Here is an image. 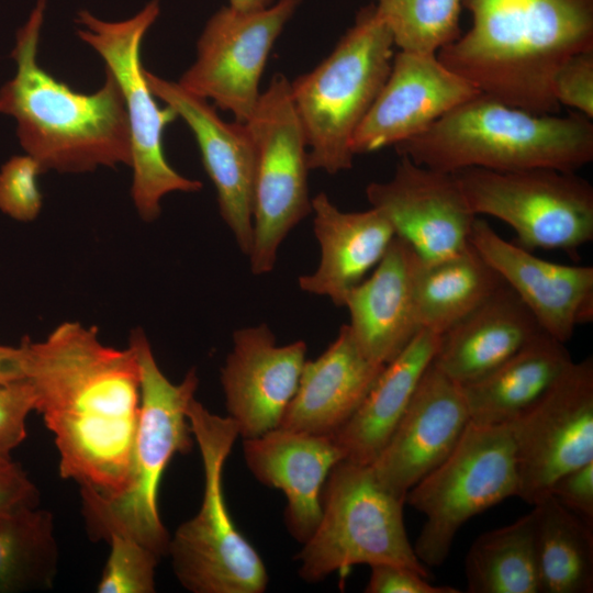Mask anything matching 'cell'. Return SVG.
<instances>
[{
	"instance_id": "cell-13",
	"label": "cell",
	"mask_w": 593,
	"mask_h": 593,
	"mask_svg": "<svg viewBox=\"0 0 593 593\" xmlns=\"http://www.w3.org/2000/svg\"><path fill=\"white\" fill-rule=\"evenodd\" d=\"M517 494L529 505L549 495L553 482L593 461V360L573 361L532 406L510 423Z\"/></svg>"
},
{
	"instance_id": "cell-19",
	"label": "cell",
	"mask_w": 593,
	"mask_h": 593,
	"mask_svg": "<svg viewBox=\"0 0 593 593\" xmlns=\"http://www.w3.org/2000/svg\"><path fill=\"white\" fill-rule=\"evenodd\" d=\"M306 351L303 340L278 346L265 323L233 332L221 384L238 436L255 438L280 426L298 389Z\"/></svg>"
},
{
	"instance_id": "cell-1",
	"label": "cell",
	"mask_w": 593,
	"mask_h": 593,
	"mask_svg": "<svg viewBox=\"0 0 593 593\" xmlns=\"http://www.w3.org/2000/svg\"><path fill=\"white\" fill-rule=\"evenodd\" d=\"M24 378L54 434L59 473L111 496L127 485L141 385L134 350L101 343L94 326L58 325L44 340L24 337Z\"/></svg>"
},
{
	"instance_id": "cell-15",
	"label": "cell",
	"mask_w": 593,
	"mask_h": 593,
	"mask_svg": "<svg viewBox=\"0 0 593 593\" xmlns=\"http://www.w3.org/2000/svg\"><path fill=\"white\" fill-rule=\"evenodd\" d=\"M371 208L390 222L423 261L463 250L478 217L469 208L452 172L440 171L400 156L393 176L366 188Z\"/></svg>"
},
{
	"instance_id": "cell-37",
	"label": "cell",
	"mask_w": 593,
	"mask_h": 593,
	"mask_svg": "<svg viewBox=\"0 0 593 593\" xmlns=\"http://www.w3.org/2000/svg\"><path fill=\"white\" fill-rule=\"evenodd\" d=\"M370 568L367 593H459L456 588L430 583L429 578L407 567L380 563Z\"/></svg>"
},
{
	"instance_id": "cell-4",
	"label": "cell",
	"mask_w": 593,
	"mask_h": 593,
	"mask_svg": "<svg viewBox=\"0 0 593 593\" xmlns=\"http://www.w3.org/2000/svg\"><path fill=\"white\" fill-rule=\"evenodd\" d=\"M432 169L575 172L593 159V123L580 112L537 114L479 93L425 132L394 146Z\"/></svg>"
},
{
	"instance_id": "cell-3",
	"label": "cell",
	"mask_w": 593,
	"mask_h": 593,
	"mask_svg": "<svg viewBox=\"0 0 593 593\" xmlns=\"http://www.w3.org/2000/svg\"><path fill=\"white\" fill-rule=\"evenodd\" d=\"M46 0H37L16 33L11 53L15 76L0 88V114L13 116L25 154L43 172L92 171L99 166L132 165V145L122 91L105 70L103 86L80 93L37 63Z\"/></svg>"
},
{
	"instance_id": "cell-14",
	"label": "cell",
	"mask_w": 593,
	"mask_h": 593,
	"mask_svg": "<svg viewBox=\"0 0 593 593\" xmlns=\"http://www.w3.org/2000/svg\"><path fill=\"white\" fill-rule=\"evenodd\" d=\"M302 0H279L254 12L222 7L206 22L197 58L178 83L247 122L260 97L259 81L272 46Z\"/></svg>"
},
{
	"instance_id": "cell-30",
	"label": "cell",
	"mask_w": 593,
	"mask_h": 593,
	"mask_svg": "<svg viewBox=\"0 0 593 593\" xmlns=\"http://www.w3.org/2000/svg\"><path fill=\"white\" fill-rule=\"evenodd\" d=\"M534 508L540 593H591L593 525L551 496Z\"/></svg>"
},
{
	"instance_id": "cell-27",
	"label": "cell",
	"mask_w": 593,
	"mask_h": 593,
	"mask_svg": "<svg viewBox=\"0 0 593 593\" xmlns=\"http://www.w3.org/2000/svg\"><path fill=\"white\" fill-rule=\"evenodd\" d=\"M572 362L564 344L541 332L495 369L461 385L471 423L513 422L541 398Z\"/></svg>"
},
{
	"instance_id": "cell-32",
	"label": "cell",
	"mask_w": 593,
	"mask_h": 593,
	"mask_svg": "<svg viewBox=\"0 0 593 593\" xmlns=\"http://www.w3.org/2000/svg\"><path fill=\"white\" fill-rule=\"evenodd\" d=\"M400 51L437 54L460 36L461 0H377Z\"/></svg>"
},
{
	"instance_id": "cell-2",
	"label": "cell",
	"mask_w": 593,
	"mask_h": 593,
	"mask_svg": "<svg viewBox=\"0 0 593 593\" xmlns=\"http://www.w3.org/2000/svg\"><path fill=\"white\" fill-rule=\"evenodd\" d=\"M471 27L436 56L455 74L508 105L556 114L558 69L593 49V0H461Z\"/></svg>"
},
{
	"instance_id": "cell-5",
	"label": "cell",
	"mask_w": 593,
	"mask_h": 593,
	"mask_svg": "<svg viewBox=\"0 0 593 593\" xmlns=\"http://www.w3.org/2000/svg\"><path fill=\"white\" fill-rule=\"evenodd\" d=\"M128 346L137 359L141 385L130 479L111 496L80 488L82 512L93 538L130 537L161 557L168 555L170 536L159 516L158 488L171 458L193 447L187 410L199 378L192 368L180 383L170 382L141 328L131 332Z\"/></svg>"
},
{
	"instance_id": "cell-20",
	"label": "cell",
	"mask_w": 593,
	"mask_h": 593,
	"mask_svg": "<svg viewBox=\"0 0 593 593\" xmlns=\"http://www.w3.org/2000/svg\"><path fill=\"white\" fill-rule=\"evenodd\" d=\"M470 243L555 339L566 344L577 326L593 321V267L539 258L479 216Z\"/></svg>"
},
{
	"instance_id": "cell-33",
	"label": "cell",
	"mask_w": 593,
	"mask_h": 593,
	"mask_svg": "<svg viewBox=\"0 0 593 593\" xmlns=\"http://www.w3.org/2000/svg\"><path fill=\"white\" fill-rule=\"evenodd\" d=\"M111 550L97 585L99 593H154L160 557L137 540L112 535Z\"/></svg>"
},
{
	"instance_id": "cell-9",
	"label": "cell",
	"mask_w": 593,
	"mask_h": 593,
	"mask_svg": "<svg viewBox=\"0 0 593 593\" xmlns=\"http://www.w3.org/2000/svg\"><path fill=\"white\" fill-rule=\"evenodd\" d=\"M159 12V1L153 0L124 21L108 22L86 10L78 14V36L100 55L123 94L132 145L131 195L145 222L159 216L166 194L202 189L201 181L182 176L166 159L164 132L178 114L157 104L141 61L143 38Z\"/></svg>"
},
{
	"instance_id": "cell-17",
	"label": "cell",
	"mask_w": 593,
	"mask_h": 593,
	"mask_svg": "<svg viewBox=\"0 0 593 593\" xmlns=\"http://www.w3.org/2000/svg\"><path fill=\"white\" fill-rule=\"evenodd\" d=\"M153 92L189 126L199 146L204 169L214 184L220 214L240 251L248 256L253 242L255 147L246 123L226 122L208 100L178 82L145 69Z\"/></svg>"
},
{
	"instance_id": "cell-10",
	"label": "cell",
	"mask_w": 593,
	"mask_h": 593,
	"mask_svg": "<svg viewBox=\"0 0 593 593\" xmlns=\"http://www.w3.org/2000/svg\"><path fill=\"white\" fill-rule=\"evenodd\" d=\"M511 424L467 426L450 455L406 494L425 516L413 545L427 567L449 556L454 539L471 517L517 494Z\"/></svg>"
},
{
	"instance_id": "cell-34",
	"label": "cell",
	"mask_w": 593,
	"mask_h": 593,
	"mask_svg": "<svg viewBox=\"0 0 593 593\" xmlns=\"http://www.w3.org/2000/svg\"><path fill=\"white\" fill-rule=\"evenodd\" d=\"M43 174L30 155H18L0 169V210L20 222L33 221L42 209L43 197L37 177Z\"/></svg>"
},
{
	"instance_id": "cell-28",
	"label": "cell",
	"mask_w": 593,
	"mask_h": 593,
	"mask_svg": "<svg viewBox=\"0 0 593 593\" xmlns=\"http://www.w3.org/2000/svg\"><path fill=\"white\" fill-rule=\"evenodd\" d=\"M504 281L470 245L435 261L418 257L414 287L422 329L438 335L481 305Z\"/></svg>"
},
{
	"instance_id": "cell-36",
	"label": "cell",
	"mask_w": 593,
	"mask_h": 593,
	"mask_svg": "<svg viewBox=\"0 0 593 593\" xmlns=\"http://www.w3.org/2000/svg\"><path fill=\"white\" fill-rule=\"evenodd\" d=\"M552 92L558 104L593 119V49L571 56L556 72Z\"/></svg>"
},
{
	"instance_id": "cell-23",
	"label": "cell",
	"mask_w": 593,
	"mask_h": 593,
	"mask_svg": "<svg viewBox=\"0 0 593 593\" xmlns=\"http://www.w3.org/2000/svg\"><path fill=\"white\" fill-rule=\"evenodd\" d=\"M311 205L321 257L316 270L299 277L298 283L302 291L344 307L348 293L380 262L395 234L374 208L344 212L325 192L317 193Z\"/></svg>"
},
{
	"instance_id": "cell-21",
	"label": "cell",
	"mask_w": 593,
	"mask_h": 593,
	"mask_svg": "<svg viewBox=\"0 0 593 593\" xmlns=\"http://www.w3.org/2000/svg\"><path fill=\"white\" fill-rule=\"evenodd\" d=\"M243 457L251 474L286 496L284 523L290 535L305 542L322 515V491L344 454L331 436L283 427L243 439Z\"/></svg>"
},
{
	"instance_id": "cell-24",
	"label": "cell",
	"mask_w": 593,
	"mask_h": 593,
	"mask_svg": "<svg viewBox=\"0 0 593 593\" xmlns=\"http://www.w3.org/2000/svg\"><path fill=\"white\" fill-rule=\"evenodd\" d=\"M384 366L368 359L347 324L314 360H306L279 427L334 435L359 407Z\"/></svg>"
},
{
	"instance_id": "cell-35",
	"label": "cell",
	"mask_w": 593,
	"mask_h": 593,
	"mask_svg": "<svg viewBox=\"0 0 593 593\" xmlns=\"http://www.w3.org/2000/svg\"><path fill=\"white\" fill-rule=\"evenodd\" d=\"M35 409V391L27 379L0 383V458L11 459L25 439V421Z\"/></svg>"
},
{
	"instance_id": "cell-29",
	"label": "cell",
	"mask_w": 593,
	"mask_h": 593,
	"mask_svg": "<svg viewBox=\"0 0 593 593\" xmlns=\"http://www.w3.org/2000/svg\"><path fill=\"white\" fill-rule=\"evenodd\" d=\"M470 593H540L536 511L480 535L465 559Z\"/></svg>"
},
{
	"instance_id": "cell-12",
	"label": "cell",
	"mask_w": 593,
	"mask_h": 593,
	"mask_svg": "<svg viewBox=\"0 0 593 593\" xmlns=\"http://www.w3.org/2000/svg\"><path fill=\"white\" fill-rule=\"evenodd\" d=\"M452 174L470 210L506 223L528 250L574 251L593 239V187L575 172L466 168Z\"/></svg>"
},
{
	"instance_id": "cell-39",
	"label": "cell",
	"mask_w": 593,
	"mask_h": 593,
	"mask_svg": "<svg viewBox=\"0 0 593 593\" xmlns=\"http://www.w3.org/2000/svg\"><path fill=\"white\" fill-rule=\"evenodd\" d=\"M38 505V492L23 468L0 458V519L26 506Z\"/></svg>"
},
{
	"instance_id": "cell-26",
	"label": "cell",
	"mask_w": 593,
	"mask_h": 593,
	"mask_svg": "<svg viewBox=\"0 0 593 593\" xmlns=\"http://www.w3.org/2000/svg\"><path fill=\"white\" fill-rule=\"evenodd\" d=\"M439 337L432 331L422 329L401 354L384 366L356 412L331 436L345 460L371 465L377 459L433 361Z\"/></svg>"
},
{
	"instance_id": "cell-18",
	"label": "cell",
	"mask_w": 593,
	"mask_h": 593,
	"mask_svg": "<svg viewBox=\"0 0 593 593\" xmlns=\"http://www.w3.org/2000/svg\"><path fill=\"white\" fill-rule=\"evenodd\" d=\"M470 422L461 385L432 361L390 439L371 463L377 479L405 500L407 492L450 455Z\"/></svg>"
},
{
	"instance_id": "cell-8",
	"label": "cell",
	"mask_w": 593,
	"mask_h": 593,
	"mask_svg": "<svg viewBox=\"0 0 593 593\" xmlns=\"http://www.w3.org/2000/svg\"><path fill=\"white\" fill-rule=\"evenodd\" d=\"M322 515L296 555L299 575L310 583L355 564L393 563L430 578L404 524L405 500L377 479L371 465L340 460L322 491Z\"/></svg>"
},
{
	"instance_id": "cell-31",
	"label": "cell",
	"mask_w": 593,
	"mask_h": 593,
	"mask_svg": "<svg viewBox=\"0 0 593 593\" xmlns=\"http://www.w3.org/2000/svg\"><path fill=\"white\" fill-rule=\"evenodd\" d=\"M53 517L26 506L0 519V593L49 589L57 573Z\"/></svg>"
},
{
	"instance_id": "cell-7",
	"label": "cell",
	"mask_w": 593,
	"mask_h": 593,
	"mask_svg": "<svg viewBox=\"0 0 593 593\" xmlns=\"http://www.w3.org/2000/svg\"><path fill=\"white\" fill-rule=\"evenodd\" d=\"M187 416L201 452L204 489L198 513L170 537L174 572L192 593H262L269 581L267 569L233 523L223 493V469L238 437L237 426L194 398Z\"/></svg>"
},
{
	"instance_id": "cell-16",
	"label": "cell",
	"mask_w": 593,
	"mask_h": 593,
	"mask_svg": "<svg viewBox=\"0 0 593 593\" xmlns=\"http://www.w3.org/2000/svg\"><path fill=\"white\" fill-rule=\"evenodd\" d=\"M481 93L436 54L399 51L389 76L351 139L354 155L396 146Z\"/></svg>"
},
{
	"instance_id": "cell-11",
	"label": "cell",
	"mask_w": 593,
	"mask_h": 593,
	"mask_svg": "<svg viewBox=\"0 0 593 593\" xmlns=\"http://www.w3.org/2000/svg\"><path fill=\"white\" fill-rule=\"evenodd\" d=\"M245 123L256 158L248 258L251 272L261 276L272 271L281 243L312 212L306 138L282 74L273 75Z\"/></svg>"
},
{
	"instance_id": "cell-25",
	"label": "cell",
	"mask_w": 593,
	"mask_h": 593,
	"mask_svg": "<svg viewBox=\"0 0 593 593\" xmlns=\"http://www.w3.org/2000/svg\"><path fill=\"white\" fill-rule=\"evenodd\" d=\"M542 331L503 282L481 305L439 337L433 363L460 385L485 376Z\"/></svg>"
},
{
	"instance_id": "cell-38",
	"label": "cell",
	"mask_w": 593,
	"mask_h": 593,
	"mask_svg": "<svg viewBox=\"0 0 593 593\" xmlns=\"http://www.w3.org/2000/svg\"><path fill=\"white\" fill-rule=\"evenodd\" d=\"M548 496L593 525V461L559 477Z\"/></svg>"
},
{
	"instance_id": "cell-22",
	"label": "cell",
	"mask_w": 593,
	"mask_h": 593,
	"mask_svg": "<svg viewBox=\"0 0 593 593\" xmlns=\"http://www.w3.org/2000/svg\"><path fill=\"white\" fill-rule=\"evenodd\" d=\"M417 262L412 247L394 236L371 275L345 300L350 333L361 353L376 363L392 361L422 331L414 287Z\"/></svg>"
},
{
	"instance_id": "cell-6",
	"label": "cell",
	"mask_w": 593,
	"mask_h": 593,
	"mask_svg": "<svg viewBox=\"0 0 593 593\" xmlns=\"http://www.w3.org/2000/svg\"><path fill=\"white\" fill-rule=\"evenodd\" d=\"M393 38L374 3L362 7L332 53L292 82L310 169H350L353 136L382 89L392 65Z\"/></svg>"
},
{
	"instance_id": "cell-40",
	"label": "cell",
	"mask_w": 593,
	"mask_h": 593,
	"mask_svg": "<svg viewBox=\"0 0 593 593\" xmlns=\"http://www.w3.org/2000/svg\"><path fill=\"white\" fill-rule=\"evenodd\" d=\"M24 379L22 346L0 345V383Z\"/></svg>"
},
{
	"instance_id": "cell-41",
	"label": "cell",
	"mask_w": 593,
	"mask_h": 593,
	"mask_svg": "<svg viewBox=\"0 0 593 593\" xmlns=\"http://www.w3.org/2000/svg\"><path fill=\"white\" fill-rule=\"evenodd\" d=\"M273 3V0H228V5L237 11L254 12Z\"/></svg>"
}]
</instances>
